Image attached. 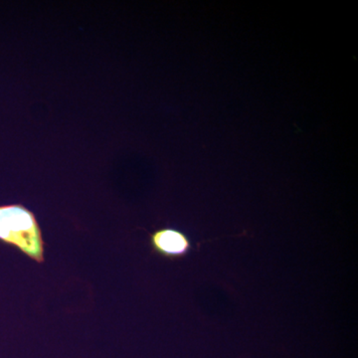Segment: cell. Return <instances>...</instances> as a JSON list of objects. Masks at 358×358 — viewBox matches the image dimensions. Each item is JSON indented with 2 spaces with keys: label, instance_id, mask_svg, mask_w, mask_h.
Masks as SVG:
<instances>
[{
  "label": "cell",
  "instance_id": "cell-1",
  "mask_svg": "<svg viewBox=\"0 0 358 358\" xmlns=\"http://www.w3.org/2000/svg\"><path fill=\"white\" fill-rule=\"evenodd\" d=\"M0 241L36 263H44L43 233L35 214L24 205H0Z\"/></svg>",
  "mask_w": 358,
  "mask_h": 358
},
{
  "label": "cell",
  "instance_id": "cell-2",
  "mask_svg": "<svg viewBox=\"0 0 358 358\" xmlns=\"http://www.w3.org/2000/svg\"><path fill=\"white\" fill-rule=\"evenodd\" d=\"M150 246L155 254L167 260H180L192 251V239L183 231L162 227L150 233Z\"/></svg>",
  "mask_w": 358,
  "mask_h": 358
}]
</instances>
